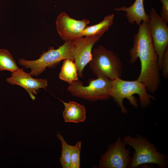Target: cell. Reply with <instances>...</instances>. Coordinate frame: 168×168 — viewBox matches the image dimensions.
<instances>
[{"label":"cell","instance_id":"obj_1","mask_svg":"<svg viewBox=\"0 0 168 168\" xmlns=\"http://www.w3.org/2000/svg\"><path fill=\"white\" fill-rule=\"evenodd\" d=\"M133 47L129 50L130 61L135 63L139 58L141 69L137 80L145 85L148 92L155 93L161 84V71L158 58L151 38L148 22L139 25L138 32L134 36Z\"/></svg>","mask_w":168,"mask_h":168},{"label":"cell","instance_id":"obj_2","mask_svg":"<svg viewBox=\"0 0 168 168\" xmlns=\"http://www.w3.org/2000/svg\"><path fill=\"white\" fill-rule=\"evenodd\" d=\"M110 96L120 107L121 112L127 114L128 111L123 104V100L127 99L134 108H137L139 104L137 99L133 96H139L140 105L144 109L151 104V100H155L154 96L149 94L145 84L137 79L134 81H125L118 78L111 81Z\"/></svg>","mask_w":168,"mask_h":168},{"label":"cell","instance_id":"obj_3","mask_svg":"<svg viewBox=\"0 0 168 168\" xmlns=\"http://www.w3.org/2000/svg\"><path fill=\"white\" fill-rule=\"evenodd\" d=\"M122 139L134 150L128 168H137L147 164H156L160 168L168 167V156L158 152L155 145L145 137L138 134L135 137L125 135Z\"/></svg>","mask_w":168,"mask_h":168},{"label":"cell","instance_id":"obj_4","mask_svg":"<svg viewBox=\"0 0 168 168\" xmlns=\"http://www.w3.org/2000/svg\"><path fill=\"white\" fill-rule=\"evenodd\" d=\"M91 55L88 64L97 77H105L111 80L121 78L123 64L118 54L102 45H99L92 51Z\"/></svg>","mask_w":168,"mask_h":168},{"label":"cell","instance_id":"obj_5","mask_svg":"<svg viewBox=\"0 0 168 168\" xmlns=\"http://www.w3.org/2000/svg\"><path fill=\"white\" fill-rule=\"evenodd\" d=\"M65 59L74 61L72 40L65 41L57 49L49 47L48 51H43L38 59L28 60L21 58L18 62L25 68L30 69L29 73L31 76H37L43 72L47 67L54 68L62 60Z\"/></svg>","mask_w":168,"mask_h":168},{"label":"cell","instance_id":"obj_6","mask_svg":"<svg viewBox=\"0 0 168 168\" xmlns=\"http://www.w3.org/2000/svg\"><path fill=\"white\" fill-rule=\"evenodd\" d=\"M111 81L106 77H99L90 79L88 85L84 86L82 81L78 80L69 84L67 90L72 96L88 101L107 100L111 97Z\"/></svg>","mask_w":168,"mask_h":168},{"label":"cell","instance_id":"obj_7","mask_svg":"<svg viewBox=\"0 0 168 168\" xmlns=\"http://www.w3.org/2000/svg\"><path fill=\"white\" fill-rule=\"evenodd\" d=\"M120 136L108 145L106 151L100 156L99 167L101 168H128L131 155L129 148Z\"/></svg>","mask_w":168,"mask_h":168},{"label":"cell","instance_id":"obj_8","mask_svg":"<svg viewBox=\"0 0 168 168\" xmlns=\"http://www.w3.org/2000/svg\"><path fill=\"white\" fill-rule=\"evenodd\" d=\"M148 22L150 35L154 47L158 58V64L161 70L164 54L168 48V27L154 8H152Z\"/></svg>","mask_w":168,"mask_h":168},{"label":"cell","instance_id":"obj_9","mask_svg":"<svg viewBox=\"0 0 168 168\" xmlns=\"http://www.w3.org/2000/svg\"><path fill=\"white\" fill-rule=\"evenodd\" d=\"M89 23L88 19L78 20L72 18L64 12L60 13L56 21L58 32L65 41L82 37L83 31Z\"/></svg>","mask_w":168,"mask_h":168},{"label":"cell","instance_id":"obj_10","mask_svg":"<svg viewBox=\"0 0 168 168\" xmlns=\"http://www.w3.org/2000/svg\"><path fill=\"white\" fill-rule=\"evenodd\" d=\"M100 36H85L72 40L74 62L78 71V76L83 77V71L91 59L92 47L101 37Z\"/></svg>","mask_w":168,"mask_h":168},{"label":"cell","instance_id":"obj_11","mask_svg":"<svg viewBox=\"0 0 168 168\" xmlns=\"http://www.w3.org/2000/svg\"><path fill=\"white\" fill-rule=\"evenodd\" d=\"M7 82L13 85H17L24 89L30 97L34 100L35 94L40 88L46 89L48 86L47 80L43 78H34L30 74L25 72L23 68H20L17 71L12 73L11 76L6 79Z\"/></svg>","mask_w":168,"mask_h":168},{"label":"cell","instance_id":"obj_12","mask_svg":"<svg viewBox=\"0 0 168 168\" xmlns=\"http://www.w3.org/2000/svg\"><path fill=\"white\" fill-rule=\"evenodd\" d=\"M115 11H124L128 22L131 24L135 23L139 25L142 22H148L149 15L145 10L143 0H135L133 4L129 7L124 6L114 9Z\"/></svg>","mask_w":168,"mask_h":168},{"label":"cell","instance_id":"obj_13","mask_svg":"<svg viewBox=\"0 0 168 168\" xmlns=\"http://www.w3.org/2000/svg\"><path fill=\"white\" fill-rule=\"evenodd\" d=\"M61 101L64 106L63 116L66 122L77 123L85 120L86 114L84 105L74 101L66 102Z\"/></svg>","mask_w":168,"mask_h":168},{"label":"cell","instance_id":"obj_14","mask_svg":"<svg viewBox=\"0 0 168 168\" xmlns=\"http://www.w3.org/2000/svg\"><path fill=\"white\" fill-rule=\"evenodd\" d=\"M114 18V14H110L105 17L103 20L99 23L90 26H87L83 31V36H102L113 25Z\"/></svg>","mask_w":168,"mask_h":168},{"label":"cell","instance_id":"obj_15","mask_svg":"<svg viewBox=\"0 0 168 168\" xmlns=\"http://www.w3.org/2000/svg\"><path fill=\"white\" fill-rule=\"evenodd\" d=\"M77 68L73 61L64 60L59 77L60 79L70 84L73 82L78 80Z\"/></svg>","mask_w":168,"mask_h":168},{"label":"cell","instance_id":"obj_16","mask_svg":"<svg viewBox=\"0 0 168 168\" xmlns=\"http://www.w3.org/2000/svg\"><path fill=\"white\" fill-rule=\"evenodd\" d=\"M19 69L9 51L7 49H0V71L7 70L12 73Z\"/></svg>","mask_w":168,"mask_h":168},{"label":"cell","instance_id":"obj_17","mask_svg":"<svg viewBox=\"0 0 168 168\" xmlns=\"http://www.w3.org/2000/svg\"><path fill=\"white\" fill-rule=\"evenodd\" d=\"M57 137L62 144V152L60 162L63 168H70L71 156L72 146L68 144L59 133Z\"/></svg>","mask_w":168,"mask_h":168},{"label":"cell","instance_id":"obj_18","mask_svg":"<svg viewBox=\"0 0 168 168\" xmlns=\"http://www.w3.org/2000/svg\"><path fill=\"white\" fill-rule=\"evenodd\" d=\"M81 147V142H78L74 146H72L71 156L70 168L80 167V155Z\"/></svg>","mask_w":168,"mask_h":168},{"label":"cell","instance_id":"obj_19","mask_svg":"<svg viewBox=\"0 0 168 168\" xmlns=\"http://www.w3.org/2000/svg\"><path fill=\"white\" fill-rule=\"evenodd\" d=\"M161 70L162 75L166 78L168 77V48L165 51L162 59Z\"/></svg>","mask_w":168,"mask_h":168},{"label":"cell","instance_id":"obj_20","mask_svg":"<svg viewBox=\"0 0 168 168\" xmlns=\"http://www.w3.org/2000/svg\"><path fill=\"white\" fill-rule=\"evenodd\" d=\"M162 3L161 12V18L167 24L168 22V0H160Z\"/></svg>","mask_w":168,"mask_h":168}]
</instances>
